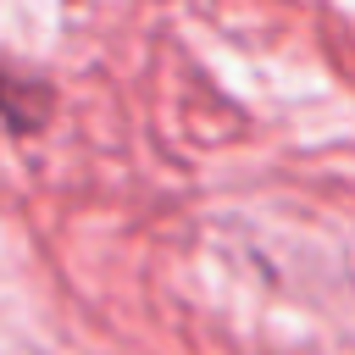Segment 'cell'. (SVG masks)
<instances>
[{
  "label": "cell",
  "mask_w": 355,
  "mask_h": 355,
  "mask_svg": "<svg viewBox=\"0 0 355 355\" xmlns=\"http://www.w3.org/2000/svg\"><path fill=\"white\" fill-rule=\"evenodd\" d=\"M44 116H50V89L39 78H28V72L0 61V122L11 133H33Z\"/></svg>",
  "instance_id": "1"
}]
</instances>
